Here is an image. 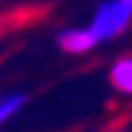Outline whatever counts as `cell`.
Segmentation results:
<instances>
[{
	"instance_id": "7a4b0ae2",
	"label": "cell",
	"mask_w": 132,
	"mask_h": 132,
	"mask_svg": "<svg viewBox=\"0 0 132 132\" xmlns=\"http://www.w3.org/2000/svg\"><path fill=\"white\" fill-rule=\"evenodd\" d=\"M98 37L89 26H69V29H63L57 32V46L63 52H69V55H86V52H92L98 46Z\"/></svg>"
},
{
	"instance_id": "3957f363",
	"label": "cell",
	"mask_w": 132,
	"mask_h": 132,
	"mask_svg": "<svg viewBox=\"0 0 132 132\" xmlns=\"http://www.w3.org/2000/svg\"><path fill=\"white\" fill-rule=\"evenodd\" d=\"M109 83L115 92L132 98V55H123L109 66Z\"/></svg>"
},
{
	"instance_id": "6da1fadb",
	"label": "cell",
	"mask_w": 132,
	"mask_h": 132,
	"mask_svg": "<svg viewBox=\"0 0 132 132\" xmlns=\"http://www.w3.org/2000/svg\"><path fill=\"white\" fill-rule=\"evenodd\" d=\"M132 23V0H103L98 3V9L92 12L89 29L95 32V37L101 43L121 37Z\"/></svg>"
},
{
	"instance_id": "277c9868",
	"label": "cell",
	"mask_w": 132,
	"mask_h": 132,
	"mask_svg": "<svg viewBox=\"0 0 132 132\" xmlns=\"http://www.w3.org/2000/svg\"><path fill=\"white\" fill-rule=\"evenodd\" d=\"M23 103H26V95L23 92H12V95L0 98V126H6L20 109H23Z\"/></svg>"
}]
</instances>
